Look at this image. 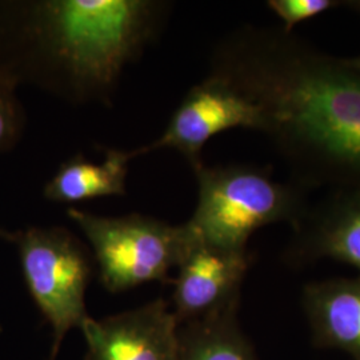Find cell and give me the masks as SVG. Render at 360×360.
<instances>
[{
  "instance_id": "7c38bea8",
  "label": "cell",
  "mask_w": 360,
  "mask_h": 360,
  "mask_svg": "<svg viewBox=\"0 0 360 360\" xmlns=\"http://www.w3.org/2000/svg\"><path fill=\"white\" fill-rule=\"evenodd\" d=\"M239 303L179 326V360H257L238 322Z\"/></svg>"
},
{
  "instance_id": "9a60e30c",
  "label": "cell",
  "mask_w": 360,
  "mask_h": 360,
  "mask_svg": "<svg viewBox=\"0 0 360 360\" xmlns=\"http://www.w3.org/2000/svg\"><path fill=\"white\" fill-rule=\"evenodd\" d=\"M348 65H351L354 70H356L358 72H360V56L356 58H346Z\"/></svg>"
},
{
  "instance_id": "7a4b0ae2",
  "label": "cell",
  "mask_w": 360,
  "mask_h": 360,
  "mask_svg": "<svg viewBox=\"0 0 360 360\" xmlns=\"http://www.w3.org/2000/svg\"><path fill=\"white\" fill-rule=\"evenodd\" d=\"M169 8L158 0H0V74L68 103L111 104Z\"/></svg>"
},
{
  "instance_id": "52a82bcc",
  "label": "cell",
  "mask_w": 360,
  "mask_h": 360,
  "mask_svg": "<svg viewBox=\"0 0 360 360\" xmlns=\"http://www.w3.org/2000/svg\"><path fill=\"white\" fill-rule=\"evenodd\" d=\"M252 257L195 239L178 266L172 314L179 326L240 303V290Z\"/></svg>"
},
{
  "instance_id": "6da1fadb",
  "label": "cell",
  "mask_w": 360,
  "mask_h": 360,
  "mask_svg": "<svg viewBox=\"0 0 360 360\" xmlns=\"http://www.w3.org/2000/svg\"><path fill=\"white\" fill-rule=\"evenodd\" d=\"M210 74L260 112V129L303 188L360 191V72L283 28L245 26L215 46Z\"/></svg>"
},
{
  "instance_id": "8fae6325",
  "label": "cell",
  "mask_w": 360,
  "mask_h": 360,
  "mask_svg": "<svg viewBox=\"0 0 360 360\" xmlns=\"http://www.w3.org/2000/svg\"><path fill=\"white\" fill-rule=\"evenodd\" d=\"M129 151L107 148L102 163L77 154L63 162L44 186V198L55 203H77L105 196L126 195Z\"/></svg>"
},
{
  "instance_id": "5bb4252c",
  "label": "cell",
  "mask_w": 360,
  "mask_h": 360,
  "mask_svg": "<svg viewBox=\"0 0 360 360\" xmlns=\"http://www.w3.org/2000/svg\"><path fill=\"white\" fill-rule=\"evenodd\" d=\"M345 1L338 0H269L267 7L283 23L284 31L292 32V28L312 18H316L333 8L340 7Z\"/></svg>"
},
{
  "instance_id": "4fadbf2b",
  "label": "cell",
  "mask_w": 360,
  "mask_h": 360,
  "mask_svg": "<svg viewBox=\"0 0 360 360\" xmlns=\"http://www.w3.org/2000/svg\"><path fill=\"white\" fill-rule=\"evenodd\" d=\"M25 126L26 115L16 96V87L0 74V153L16 146Z\"/></svg>"
},
{
  "instance_id": "5b68a950",
  "label": "cell",
  "mask_w": 360,
  "mask_h": 360,
  "mask_svg": "<svg viewBox=\"0 0 360 360\" xmlns=\"http://www.w3.org/2000/svg\"><path fill=\"white\" fill-rule=\"evenodd\" d=\"M15 243L27 288L53 330L50 360H55L65 334L90 318L86 290L92 264L84 245L65 227H28L20 231L0 230Z\"/></svg>"
},
{
  "instance_id": "30bf717a",
  "label": "cell",
  "mask_w": 360,
  "mask_h": 360,
  "mask_svg": "<svg viewBox=\"0 0 360 360\" xmlns=\"http://www.w3.org/2000/svg\"><path fill=\"white\" fill-rule=\"evenodd\" d=\"M302 302L315 345L360 360V275L307 284Z\"/></svg>"
},
{
  "instance_id": "ba28073f",
  "label": "cell",
  "mask_w": 360,
  "mask_h": 360,
  "mask_svg": "<svg viewBox=\"0 0 360 360\" xmlns=\"http://www.w3.org/2000/svg\"><path fill=\"white\" fill-rule=\"evenodd\" d=\"M86 360H179V324L163 299L82 326Z\"/></svg>"
},
{
  "instance_id": "8992f818",
  "label": "cell",
  "mask_w": 360,
  "mask_h": 360,
  "mask_svg": "<svg viewBox=\"0 0 360 360\" xmlns=\"http://www.w3.org/2000/svg\"><path fill=\"white\" fill-rule=\"evenodd\" d=\"M259 132L260 112L224 79L210 74L181 99L165 132L154 141L129 151L134 158L156 150L172 148L184 156L193 169L203 163L202 150L215 135L227 129Z\"/></svg>"
},
{
  "instance_id": "9c48e42d",
  "label": "cell",
  "mask_w": 360,
  "mask_h": 360,
  "mask_svg": "<svg viewBox=\"0 0 360 360\" xmlns=\"http://www.w3.org/2000/svg\"><path fill=\"white\" fill-rule=\"evenodd\" d=\"M284 257L294 266L333 259L360 271V191H331L309 208Z\"/></svg>"
},
{
  "instance_id": "3957f363",
  "label": "cell",
  "mask_w": 360,
  "mask_h": 360,
  "mask_svg": "<svg viewBox=\"0 0 360 360\" xmlns=\"http://www.w3.org/2000/svg\"><path fill=\"white\" fill-rule=\"evenodd\" d=\"M193 172L198 203L187 224L210 245L247 250L248 239L262 227L288 223L294 229L309 211L307 190L294 180L274 179L270 168L202 163Z\"/></svg>"
},
{
  "instance_id": "277c9868",
  "label": "cell",
  "mask_w": 360,
  "mask_h": 360,
  "mask_svg": "<svg viewBox=\"0 0 360 360\" xmlns=\"http://www.w3.org/2000/svg\"><path fill=\"white\" fill-rule=\"evenodd\" d=\"M67 215L90 242L101 282L112 294L171 282L169 271L179 266L196 239L187 223L171 226L139 214L112 218L70 208Z\"/></svg>"
}]
</instances>
